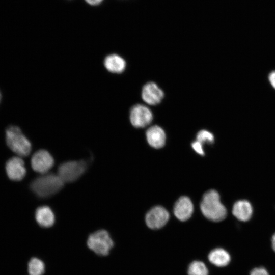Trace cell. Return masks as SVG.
Segmentation results:
<instances>
[{
  "mask_svg": "<svg viewBox=\"0 0 275 275\" xmlns=\"http://www.w3.org/2000/svg\"><path fill=\"white\" fill-rule=\"evenodd\" d=\"M250 275H269L267 270L263 267L254 268L251 272Z\"/></svg>",
  "mask_w": 275,
  "mask_h": 275,
  "instance_id": "44dd1931",
  "label": "cell"
},
{
  "mask_svg": "<svg viewBox=\"0 0 275 275\" xmlns=\"http://www.w3.org/2000/svg\"><path fill=\"white\" fill-rule=\"evenodd\" d=\"M163 96V91L154 82H148L143 87L142 97L148 104L156 105L159 103Z\"/></svg>",
  "mask_w": 275,
  "mask_h": 275,
  "instance_id": "30bf717a",
  "label": "cell"
},
{
  "mask_svg": "<svg viewBox=\"0 0 275 275\" xmlns=\"http://www.w3.org/2000/svg\"><path fill=\"white\" fill-rule=\"evenodd\" d=\"M202 145H203L202 144H201L200 142H198L197 140L191 144V146L194 149V150L197 153L202 155L204 154V152L203 151Z\"/></svg>",
  "mask_w": 275,
  "mask_h": 275,
  "instance_id": "ffe728a7",
  "label": "cell"
},
{
  "mask_svg": "<svg viewBox=\"0 0 275 275\" xmlns=\"http://www.w3.org/2000/svg\"><path fill=\"white\" fill-rule=\"evenodd\" d=\"M230 256L225 250L216 248L212 250L208 255V259L213 264L218 267L227 265L230 261Z\"/></svg>",
  "mask_w": 275,
  "mask_h": 275,
  "instance_id": "2e32d148",
  "label": "cell"
},
{
  "mask_svg": "<svg viewBox=\"0 0 275 275\" xmlns=\"http://www.w3.org/2000/svg\"><path fill=\"white\" fill-rule=\"evenodd\" d=\"M44 263L36 258H32L28 263L30 275H42L44 272Z\"/></svg>",
  "mask_w": 275,
  "mask_h": 275,
  "instance_id": "e0dca14e",
  "label": "cell"
},
{
  "mask_svg": "<svg viewBox=\"0 0 275 275\" xmlns=\"http://www.w3.org/2000/svg\"><path fill=\"white\" fill-rule=\"evenodd\" d=\"M104 65L110 72L121 73L125 70L126 63L125 60L120 56L117 54H111L105 58Z\"/></svg>",
  "mask_w": 275,
  "mask_h": 275,
  "instance_id": "5bb4252c",
  "label": "cell"
},
{
  "mask_svg": "<svg viewBox=\"0 0 275 275\" xmlns=\"http://www.w3.org/2000/svg\"><path fill=\"white\" fill-rule=\"evenodd\" d=\"M200 208L203 215L213 222H220L225 218L227 210L221 202L218 193L215 190H210L203 196Z\"/></svg>",
  "mask_w": 275,
  "mask_h": 275,
  "instance_id": "6da1fadb",
  "label": "cell"
},
{
  "mask_svg": "<svg viewBox=\"0 0 275 275\" xmlns=\"http://www.w3.org/2000/svg\"><path fill=\"white\" fill-rule=\"evenodd\" d=\"M232 213L238 220L246 222L252 217L253 208L249 201L245 200H239L234 204Z\"/></svg>",
  "mask_w": 275,
  "mask_h": 275,
  "instance_id": "4fadbf2b",
  "label": "cell"
},
{
  "mask_svg": "<svg viewBox=\"0 0 275 275\" xmlns=\"http://www.w3.org/2000/svg\"><path fill=\"white\" fill-rule=\"evenodd\" d=\"M87 168V163L84 160L67 161L59 166L58 175L64 182H71L78 179Z\"/></svg>",
  "mask_w": 275,
  "mask_h": 275,
  "instance_id": "5b68a950",
  "label": "cell"
},
{
  "mask_svg": "<svg viewBox=\"0 0 275 275\" xmlns=\"http://www.w3.org/2000/svg\"><path fill=\"white\" fill-rule=\"evenodd\" d=\"M63 184L64 182L58 174L46 173L35 179L30 187L38 197L47 198L59 191Z\"/></svg>",
  "mask_w": 275,
  "mask_h": 275,
  "instance_id": "7a4b0ae2",
  "label": "cell"
},
{
  "mask_svg": "<svg viewBox=\"0 0 275 275\" xmlns=\"http://www.w3.org/2000/svg\"><path fill=\"white\" fill-rule=\"evenodd\" d=\"M1 100H2V94L0 91V103H1Z\"/></svg>",
  "mask_w": 275,
  "mask_h": 275,
  "instance_id": "d4e9b609",
  "label": "cell"
},
{
  "mask_svg": "<svg viewBox=\"0 0 275 275\" xmlns=\"http://www.w3.org/2000/svg\"><path fill=\"white\" fill-rule=\"evenodd\" d=\"M54 164V159L51 155L45 150L36 152L31 158V166L36 172L46 174Z\"/></svg>",
  "mask_w": 275,
  "mask_h": 275,
  "instance_id": "52a82bcc",
  "label": "cell"
},
{
  "mask_svg": "<svg viewBox=\"0 0 275 275\" xmlns=\"http://www.w3.org/2000/svg\"><path fill=\"white\" fill-rule=\"evenodd\" d=\"M169 218L167 210L161 206L152 208L146 215L147 226L152 229H159L164 226Z\"/></svg>",
  "mask_w": 275,
  "mask_h": 275,
  "instance_id": "ba28073f",
  "label": "cell"
},
{
  "mask_svg": "<svg viewBox=\"0 0 275 275\" xmlns=\"http://www.w3.org/2000/svg\"><path fill=\"white\" fill-rule=\"evenodd\" d=\"M129 119L131 124L136 128H143L152 121L153 115L150 109L142 104L134 105L130 111Z\"/></svg>",
  "mask_w": 275,
  "mask_h": 275,
  "instance_id": "8992f818",
  "label": "cell"
},
{
  "mask_svg": "<svg viewBox=\"0 0 275 275\" xmlns=\"http://www.w3.org/2000/svg\"><path fill=\"white\" fill-rule=\"evenodd\" d=\"M188 274L208 275V271L203 262L199 261H194L189 265Z\"/></svg>",
  "mask_w": 275,
  "mask_h": 275,
  "instance_id": "ac0fdd59",
  "label": "cell"
},
{
  "mask_svg": "<svg viewBox=\"0 0 275 275\" xmlns=\"http://www.w3.org/2000/svg\"><path fill=\"white\" fill-rule=\"evenodd\" d=\"M5 169L8 178L13 181L21 180L26 175L24 162L19 157L10 158L6 163Z\"/></svg>",
  "mask_w": 275,
  "mask_h": 275,
  "instance_id": "9c48e42d",
  "label": "cell"
},
{
  "mask_svg": "<svg viewBox=\"0 0 275 275\" xmlns=\"http://www.w3.org/2000/svg\"><path fill=\"white\" fill-rule=\"evenodd\" d=\"M271 244L272 248L273 251L275 252V233L273 235L271 238Z\"/></svg>",
  "mask_w": 275,
  "mask_h": 275,
  "instance_id": "cb8c5ba5",
  "label": "cell"
},
{
  "mask_svg": "<svg viewBox=\"0 0 275 275\" xmlns=\"http://www.w3.org/2000/svg\"><path fill=\"white\" fill-rule=\"evenodd\" d=\"M87 245L97 255L106 256L113 247V241L106 231L100 230L89 236Z\"/></svg>",
  "mask_w": 275,
  "mask_h": 275,
  "instance_id": "277c9868",
  "label": "cell"
},
{
  "mask_svg": "<svg viewBox=\"0 0 275 275\" xmlns=\"http://www.w3.org/2000/svg\"><path fill=\"white\" fill-rule=\"evenodd\" d=\"M268 80L273 88L275 89V70L270 73L268 75Z\"/></svg>",
  "mask_w": 275,
  "mask_h": 275,
  "instance_id": "7402d4cb",
  "label": "cell"
},
{
  "mask_svg": "<svg viewBox=\"0 0 275 275\" xmlns=\"http://www.w3.org/2000/svg\"><path fill=\"white\" fill-rule=\"evenodd\" d=\"M197 141L202 144L204 143L212 144L214 142V136L211 132L202 130L197 133Z\"/></svg>",
  "mask_w": 275,
  "mask_h": 275,
  "instance_id": "d6986e66",
  "label": "cell"
},
{
  "mask_svg": "<svg viewBox=\"0 0 275 275\" xmlns=\"http://www.w3.org/2000/svg\"><path fill=\"white\" fill-rule=\"evenodd\" d=\"M88 4L92 6H97L100 5L103 0H85Z\"/></svg>",
  "mask_w": 275,
  "mask_h": 275,
  "instance_id": "603a6c76",
  "label": "cell"
},
{
  "mask_svg": "<svg viewBox=\"0 0 275 275\" xmlns=\"http://www.w3.org/2000/svg\"><path fill=\"white\" fill-rule=\"evenodd\" d=\"M193 204L190 199L187 197H180L175 203L174 213L180 221H185L189 219L193 212Z\"/></svg>",
  "mask_w": 275,
  "mask_h": 275,
  "instance_id": "8fae6325",
  "label": "cell"
},
{
  "mask_svg": "<svg viewBox=\"0 0 275 275\" xmlns=\"http://www.w3.org/2000/svg\"><path fill=\"white\" fill-rule=\"evenodd\" d=\"M6 141L9 148L20 157L29 155L32 145L20 128L14 125L8 126L5 132Z\"/></svg>",
  "mask_w": 275,
  "mask_h": 275,
  "instance_id": "3957f363",
  "label": "cell"
},
{
  "mask_svg": "<svg viewBox=\"0 0 275 275\" xmlns=\"http://www.w3.org/2000/svg\"><path fill=\"white\" fill-rule=\"evenodd\" d=\"M35 218L38 224L43 227H49L54 223V215L47 206L39 207L35 211Z\"/></svg>",
  "mask_w": 275,
  "mask_h": 275,
  "instance_id": "9a60e30c",
  "label": "cell"
},
{
  "mask_svg": "<svg viewBox=\"0 0 275 275\" xmlns=\"http://www.w3.org/2000/svg\"><path fill=\"white\" fill-rule=\"evenodd\" d=\"M146 138L149 145L155 148H161L164 145L165 132L158 126L154 125L150 127L146 131Z\"/></svg>",
  "mask_w": 275,
  "mask_h": 275,
  "instance_id": "7c38bea8",
  "label": "cell"
}]
</instances>
